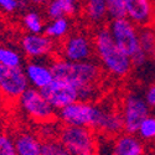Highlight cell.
<instances>
[{"mask_svg": "<svg viewBox=\"0 0 155 155\" xmlns=\"http://www.w3.org/2000/svg\"><path fill=\"white\" fill-rule=\"evenodd\" d=\"M55 78H61L72 83L81 101L93 102L98 94V83L102 78V66L93 60L72 62L57 57L51 63Z\"/></svg>", "mask_w": 155, "mask_h": 155, "instance_id": "6da1fadb", "label": "cell"}, {"mask_svg": "<svg viewBox=\"0 0 155 155\" xmlns=\"http://www.w3.org/2000/svg\"><path fill=\"white\" fill-rule=\"evenodd\" d=\"M94 55L99 64L108 74L117 80H123L133 70L132 58L124 50H122L106 26H101L93 35Z\"/></svg>", "mask_w": 155, "mask_h": 155, "instance_id": "7a4b0ae2", "label": "cell"}, {"mask_svg": "<svg viewBox=\"0 0 155 155\" xmlns=\"http://www.w3.org/2000/svg\"><path fill=\"white\" fill-rule=\"evenodd\" d=\"M57 138L73 155H98L96 132L88 127L62 124Z\"/></svg>", "mask_w": 155, "mask_h": 155, "instance_id": "3957f363", "label": "cell"}, {"mask_svg": "<svg viewBox=\"0 0 155 155\" xmlns=\"http://www.w3.org/2000/svg\"><path fill=\"white\" fill-rule=\"evenodd\" d=\"M21 110L36 123L45 124L54 122L57 117L56 109L47 101L40 89L29 87L18 99Z\"/></svg>", "mask_w": 155, "mask_h": 155, "instance_id": "277c9868", "label": "cell"}, {"mask_svg": "<svg viewBox=\"0 0 155 155\" xmlns=\"http://www.w3.org/2000/svg\"><path fill=\"white\" fill-rule=\"evenodd\" d=\"M99 110L101 104L78 99L60 109L57 118L63 125H78L93 129L98 119Z\"/></svg>", "mask_w": 155, "mask_h": 155, "instance_id": "5b68a950", "label": "cell"}, {"mask_svg": "<svg viewBox=\"0 0 155 155\" xmlns=\"http://www.w3.org/2000/svg\"><path fill=\"white\" fill-rule=\"evenodd\" d=\"M150 109L151 108L144 96L135 92H129L124 97L120 108L124 132L137 134L140 123L150 114Z\"/></svg>", "mask_w": 155, "mask_h": 155, "instance_id": "8992f818", "label": "cell"}, {"mask_svg": "<svg viewBox=\"0 0 155 155\" xmlns=\"http://www.w3.org/2000/svg\"><path fill=\"white\" fill-rule=\"evenodd\" d=\"M58 54L60 57L72 62L92 60L94 55L93 37L82 31L70 34L64 40L61 41Z\"/></svg>", "mask_w": 155, "mask_h": 155, "instance_id": "52a82bcc", "label": "cell"}, {"mask_svg": "<svg viewBox=\"0 0 155 155\" xmlns=\"http://www.w3.org/2000/svg\"><path fill=\"white\" fill-rule=\"evenodd\" d=\"M107 28L115 44L122 50H124L130 57L139 50H141L139 38L140 29L128 18L113 19Z\"/></svg>", "mask_w": 155, "mask_h": 155, "instance_id": "ba28073f", "label": "cell"}, {"mask_svg": "<svg viewBox=\"0 0 155 155\" xmlns=\"http://www.w3.org/2000/svg\"><path fill=\"white\" fill-rule=\"evenodd\" d=\"M22 67H8L0 63V93L8 99H19L29 88Z\"/></svg>", "mask_w": 155, "mask_h": 155, "instance_id": "9c48e42d", "label": "cell"}, {"mask_svg": "<svg viewBox=\"0 0 155 155\" xmlns=\"http://www.w3.org/2000/svg\"><path fill=\"white\" fill-rule=\"evenodd\" d=\"M20 47L24 55L30 60H44L51 57L55 51L56 45L52 38L46 34H26L21 37Z\"/></svg>", "mask_w": 155, "mask_h": 155, "instance_id": "30bf717a", "label": "cell"}, {"mask_svg": "<svg viewBox=\"0 0 155 155\" xmlns=\"http://www.w3.org/2000/svg\"><path fill=\"white\" fill-rule=\"evenodd\" d=\"M41 92L56 110H60L80 99L77 88L72 83L61 78H55Z\"/></svg>", "mask_w": 155, "mask_h": 155, "instance_id": "8fae6325", "label": "cell"}, {"mask_svg": "<svg viewBox=\"0 0 155 155\" xmlns=\"http://www.w3.org/2000/svg\"><path fill=\"white\" fill-rule=\"evenodd\" d=\"M96 133L106 134V135H119L124 132V124L120 110H115L114 108L101 104V110L96 125L93 128Z\"/></svg>", "mask_w": 155, "mask_h": 155, "instance_id": "7c38bea8", "label": "cell"}, {"mask_svg": "<svg viewBox=\"0 0 155 155\" xmlns=\"http://www.w3.org/2000/svg\"><path fill=\"white\" fill-rule=\"evenodd\" d=\"M24 72L30 87L36 89H45L55 80V74L51 64H46L41 60H30L24 67Z\"/></svg>", "mask_w": 155, "mask_h": 155, "instance_id": "4fadbf2b", "label": "cell"}, {"mask_svg": "<svg viewBox=\"0 0 155 155\" xmlns=\"http://www.w3.org/2000/svg\"><path fill=\"white\" fill-rule=\"evenodd\" d=\"M125 18L133 21L137 26L145 28L154 20V3L153 0H124Z\"/></svg>", "mask_w": 155, "mask_h": 155, "instance_id": "5bb4252c", "label": "cell"}, {"mask_svg": "<svg viewBox=\"0 0 155 155\" xmlns=\"http://www.w3.org/2000/svg\"><path fill=\"white\" fill-rule=\"evenodd\" d=\"M112 155H147L145 141L138 134L122 133L113 141Z\"/></svg>", "mask_w": 155, "mask_h": 155, "instance_id": "9a60e30c", "label": "cell"}, {"mask_svg": "<svg viewBox=\"0 0 155 155\" xmlns=\"http://www.w3.org/2000/svg\"><path fill=\"white\" fill-rule=\"evenodd\" d=\"M18 155H42V139L31 132H19L14 137Z\"/></svg>", "mask_w": 155, "mask_h": 155, "instance_id": "2e32d148", "label": "cell"}, {"mask_svg": "<svg viewBox=\"0 0 155 155\" xmlns=\"http://www.w3.org/2000/svg\"><path fill=\"white\" fill-rule=\"evenodd\" d=\"M83 15L92 25H102L108 18L106 0H84Z\"/></svg>", "mask_w": 155, "mask_h": 155, "instance_id": "e0dca14e", "label": "cell"}, {"mask_svg": "<svg viewBox=\"0 0 155 155\" xmlns=\"http://www.w3.org/2000/svg\"><path fill=\"white\" fill-rule=\"evenodd\" d=\"M70 30H71V22L67 16H63L50 20L45 25L44 34H46L54 41H62L70 35Z\"/></svg>", "mask_w": 155, "mask_h": 155, "instance_id": "ac0fdd59", "label": "cell"}, {"mask_svg": "<svg viewBox=\"0 0 155 155\" xmlns=\"http://www.w3.org/2000/svg\"><path fill=\"white\" fill-rule=\"evenodd\" d=\"M22 25L25 30L30 34H42L45 30V22L40 12L30 10L22 16Z\"/></svg>", "mask_w": 155, "mask_h": 155, "instance_id": "d6986e66", "label": "cell"}, {"mask_svg": "<svg viewBox=\"0 0 155 155\" xmlns=\"http://www.w3.org/2000/svg\"><path fill=\"white\" fill-rule=\"evenodd\" d=\"M0 63L8 67H22V56L18 50L0 47Z\"/></svg>", "mask_w": 155, "mask_h": 155, "instance_id": "ffe728a7", "label": "cell"}, {"mask_svg": "<svg viewBox=\"0 0 155 155\" xmlns=\"http://www.w3.org/2000/svg\"><path fill=\"white\" fill-rule=\"evenodd\" d=\"M137 134L143 141L154 143L155 141V115L149 114L148 117L140 123Z\"/></svg>", "mask_w": 155, "mask_h": 155, "instance_id": "44dd1931", "label": "cell"}, {"mask_svg": "<svg viewBox=\"0 0 155 155\" xmlns=\"http://www.w3.org/2000/svg\"><path fill=\"white\" fill-rule=\"evenodd\" d=\"M42 155H73L58 138L42 140Z\"/></svg>", "mask_w": 155, "mask_h": 155, "instance_id": "7402d4cb", "label": "cell"}, {"mask_svg": "<svg viewBox=\"0 0 155 155\" xmlns=\"http://www.w3.org/2000/svg\"><path fill=\"white\" fill-rule=\"evenodd\" d=\"M139 38H140V47L147 54L150 55L155 47V31L149 26L141 28L139 31Z\"/></svg>", "mask_w": 155, "mask_h": 155, "instance_id": "603a6c76", "label": "cell"}, {"mask_svg": "<svg viewBox=\"0 0 155 155\" xmlns=\"http://www.w3.org/2000/svg\"><path fill=\"white\" fill-rule=\"evenodd\" d=\"M108 16L110 20L125 18V4L124 0H106Z\"/></svg>", "mask_w": 155, "mask_h": 155, "instance_id": "cb8c5ba5", "label": "cell"}, {"mask_svg": "<svg viewBox=\"0 0 155 155\" xmlns=\"http://www.w3.org/2000/svg\"><path fill=\"white\" fill-rule=\"evenodd\" d=\"M0 155H18L14 138L0 132Z\"/></svg>", "mask_w": 155, "mask_h": 155, "instance_id": "d4e9b609", "label": "cell"}, {"mask_svg": "<svg viewBox=\"0 0 155 155\" xmlns=\"http://www.w3.org/2000/svg\"><path fill=\"white\" fill-rule=\"evenodd\" d=\"M22 8L21 0H0V11L5 14H12Z\"/></svg>", "mask_w": 155, "mask_h": 155, "instance_id": "484cf974", "label": "cell"}, {"mask_svg": "<svg viewBox=\"0 0 155 155\" xmlns=\"http://www.w3.org/2000/svg\"><path fill=\"white\" fill-rule=\"evenodd\" d=\"M58 3L61 4L64 16H72L76 15L78 11V0H58Z\"/></svg>", "mask_w": 155, "mask_h": 155, "instance_id": "4316f807", "label": "cell"}, {"mask_svg": "<svg viewBox=\"0 0 155 155\" xmlns=\"http://www.w3.org/2000/svg\"><path fill=\"white\" fill-rule=\"evenodd\" d=\"M149 54H147L145 51L141 48L139 50L137 54H134L130 58H132V63H133V68H143L145 64L148 63L149 60Z\"/></svg>", "mask_w": 155, "mask_h": 155, "instance_id": "83f0119b", "label": "cell"}, {"mask_svg": "<svg viewBox=\"0 0 155 155\" xmlns=\"http://www.w3.org/2000/svg\"><path fill=\"white\" fill-rule=\"evenodd\" d=\"M144 97H145V99L148 102V104L150 106V108L155 109V82L147 89Z\"/></svg>", "mask_w": 155, "mask_h": 155, "instance_id": "f1b7e54d", "label": "cell"}, {"mask_svg": "<svg viewBox=\"0 0 155 155\" xmlns=\"http://www.w3.org/2000/svg\"><path fill=\"white\" fill-rule=\"evenodd\" d=\"M22 2L32 3V4H36V5H42V4H47L50 0H22Z\"/></svg>", "mask_w": 155, "mask_h": 155, "instance_id": "f546056e", "label": "cell"}, {"mask_svg": "<svg viewBox=\"0 0 155 155\" xmlns=\"http://www.w3.org/2000/svg\"><path fill=\"white\" fill-rule=\"evenodd\" d=\"M150 57H151L153 63H154V66H155V47H154V50H153V52L150 54Z\"/></svg>", "mask_w": 155, "mask_h": 155, "instance_id": "4dcf8cb0", "label": "cell"}, {"mask_svg": "<svg viewBox=\"0 0 155 155\" xmlns=\"http://www.w3.org/2000/svg\"><path fill=\"white\" fill-rule=\"evenodd\" d=\"M147 155H155V145L151 148V150H150L149 154H147Z\"/></svg>", "mask_w": 155, "mask_h": 155, "instance_id": "1f68e13d", "label": "cell"}, {"mask_svg": "<svg viewBox=\"0 0 155 155\" xmlns=\"http://www.w3.org/2000/svg\"><path fill=\"white\" fill-rule=\"evenodd\" d=\"M0 47H2V45H0Z\"/></svg>", "mask_w": 155, "mask_h": 155, "instance_id": "d6a6232c", "label": "cell"}]
</instances>
